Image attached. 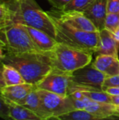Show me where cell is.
<instances>
[{
	"instance_id": "cell-1",
	"label": "cell",
	"mask_w": 119,
	"mask_h": 120,
	"mask_svg": "<svg viewBox=\"0 0 119 120\" xmlns=\"http://www.w3.org/2000/svg\"><path fill=\"white\" fill-rule=\"evenodd\" d=\"M2 63L15 67L25 82L36 86L53 70L48 53H6Z\"/></svg>"
},
{
	"instance_id": "cell-2",
	"label": "cell",
	"mask_w": 119,
	"mask_h": 120,
	"mask_svg": "<svg viewBox=\"0 0 119 120\" xmlns=\"http://www.w3.org/2000/svg\"><path fill=\"white\" fill-rule=\"evenodd\" d=\"M13 10V22L42 30L56 38L55 27L47 11H44L35 0H8Z\"/></svg>"
},
{
	"instance_id": "cell-3",
	"label": "cell",
	"mask_w": 119,
	"mask_h": 120,
	"mask_svg": "<svg viewBox=\"0 0 119 120\" xmlns=\"http://www.w3.org/2000/svg\"><path fill=\"white\" fill-rule=\"evenodd\" d=\"M55 27V39L58 43L93 54L99 44V32H86L62 21L51 11H47Z\"/></svg>"
},
{
	"instance_id": "cell-4",
	"label": "cell",
	"mask_w": 119,
	"mask_h": 120,
	"mask_svg": "<svg viewBox=\"0 0 119 120\" xmlns=\"http://www.w3.org/2000/svg\"><path fill=\"white\" fill-rule=\"evenodd\" d=\"M53 68L72 73L88 65L92 61L93 54L82 50L58 43L55 49L48 53Z\"/></svg>"
},
{
	"instance_id": "cell-5",
	"label": "cell",
	"mask_w": 119,
	"mask_h": 120,
	"mask_svg": "<svg viewBox=\"0 0 119 120\" xmlns=\"http://www.w3.org/2000/svg\"><path fill=\"white\" fill-rule=\"evenodd\" d=\"M0 41L6 53H43L34 44L26 26L20 23L14 22L0 31Z\"/></svg>"
},
{
	"instance_id": "cell-6",
	"label": "cell",
	"mask_w": 119,
	"mask_h": 120,
	"mask_svg": "<svg viewBox=\"0 0 119 120\" xmlns=\"http://www.w3.org/2000/svg\"><path fill=\"white\" fill-rule=\"evenodd\" d=\"M106 77L90 63L72 72L69 95L76 90L102 91Z\"/></svg>"
},
{
	"instance_id": "cell-7",
	"label": "cell",
	"mask_w": 119,
	"mask_h": 120,
	"mask_svg": "<svg viewBox=\"0 0 119 120\" xmlns=\"http://www.w3.org/2000/svg\"><path fill=\"white\" fill-rule=\"evenodd\" d=\"M37 91L41 105L50 119H57L58 117L75 110L73 101L69 96H64L38 88Z\"/></svg>"
},
{
	"instance_id": "cell-8",
	"label": "cell",
	"mask_w": 119,
	"mask_h": 120,
	"mask_svg": "<svg viewBox=\"0 0 119 120\" xmlns=\"http://www.w3.org/2000/svg\"><path fill=\"white\" fill-rule=\"evenodd\" d=\"M72 73L53 70L36 85L40 89H43L61 96H69V88Z\"/></svg>"
},
{
	"instance_id": "cell-9",
	"label": "cell",
	"mask_w": 119,
	"mask_h": 120,
	"mask_svg": "<svg viewBox=\"0 0 119 120\" xmlns=\"http://www.w3.org/2000/svg\"><path fill=\"white\" fill-rule=\"evenodd\" d=\"M51 11L62 21L69 24L76 29L86 32H99L93 23L83 12L76 11H65L62 10H51Z\"/></svg>"
},
{
	"instance_id": "cell-10",
	"label": "cell",
	"mask_w": 119,
	"mask_h": 120,
	"mask_svg": "<svg viewBox=\"0 0 119 120\" xmlns=\"http://www.w3.org/2000/svg\"><path fill=\"white\" fill-rule=\"evenodd\" d=\"M84 15L93 23L98 31L105 28L107 14V0H93L83 11Z\"/></svg>"
},
{
	"instance_id": "cell-11",
	"label": "cell",
	"mask_w": 119,
	"mask_h": 120,
	"mask_svg": "<svg viewBox=\"0 0 119 120\" xmlns=\"http://www.w3.org/2000/svg\"><path fill=\"white\" fill-rule=\"evenodd\" d=\"M36 87V85L25 82L15 85L6 86L0 89V93L9 101L22 105L28 94Z\"/></svg>"
},
{
	"instance_id": "cell-12",
	"label": "cell",
	"mask_w": 119,
	"mask_h": 120,
	"mask_svg": "<svg viewBox=\"0 0 119 120\" xmlns=\"http://www.w3.org/2000/svg\"><path fill=\"white\" fill-rule=\"evenodd\" d=\"M26 28L34 44L40 51L48 53L52 52L57 46L58 44L57 40L45 32L29 26H26Z\"/></svg>"
},
{
	"instance_id": "cell-13",
	"label": "cell",
	"mask_w": 119,
	"mask_h": 120,
	"mask_svg": "<svg viewBox=\"0 0 119 120\" xmlns=\"http://www.w3.org/2000/svg\"><path fill=\"white\" fill-rule=\"evenodd\" d=\"M99 44L95 53L119 56V44L115 40L112 32L105 28L99 31Z\"/></svg>"
},
{
	"instance_id": "cell-14",
	"label": "cell",
	"mask_w": 119,
	"mask_h": 120,
	"mask_svg": "<svg viewBox=\"0 0 119 120\" xmlns=\"http://www.w3.org/2000/svg\"><path fill=\"white\" fill-rule=\"evenodd\" d=\"M92 63L107 77L119 75V56L100 54Z\"/></svg>"
},
{
	"instance_id": "cell-15",
	"label": "cell",
	"mask_w": 119,
	"mask_h": 120,
	"mask_svg": "<svg viewBox=\"0 0 119 120\" xmlns=\"http://www.w3.org/2000/svg\"><path fill=\"white\" fill-rule=\"evenodd\" d=\"M22 105L33 111L41 120H50V116L44 110L41 105V99L37 91V87L28 94Z\"/></svg>"
},
{
	"instance_id": "cell-16",
	"label": "cell",
	"mask_w": 119,
	"mask_h": 120,
	"mask_svg": "<svg viewBox=\"0 0 119 120\" xmlns=\"http://www.w3.org/2000/svg\"><path fill=\"white\" fill-rule=\"evenodd\" d=\"M9 105V117L14 120H41L33 111L27 108L8 100Z\"/></svg>"
},
{
	"instance_id": "cell-17",
	"label": "cell",
	"mask_w": 119,
	"mask_h": 120,
	"mask_svg": "<svg viewBox=\"0 0 119 120\" xmlns=\"http://www.w3.org/2000/svg\"><path fill=\"white\" fill-rule=\"evenodd\" d=\"M114 108L115 106L112 103H100L91 100L85 110L98 116L100 120H104L115 117Z\"/></svg>"
},
{
	"instance_id": "cell-18",
	"label": "cell",
	"mask_w": 119,
	"mask_h": 120,
	"mask_svg": "<svg viewBox=\"0 0 119 120\" xmlns=\"http://www.w3.org/2000/svg\"><path fill=\"white\" fill-rule=\"evenodd\" d=\"M3 76L6 86L25 83V81L20 72L13 66L2 63Z\"/></svg>"
},
{
	"instance_id": "cell-19",
	"label": "cell",
	"mask_w": 119,
	"mask_h": 120,
	"mask_svg": "<svg viewBox=\"0 0 119 120\" xmlns=\"http://www.w3.org/2000/svg\"><path fill=\"white\" fill-rule=\"evenodd\" d=\"M59 120H99L100 118L85 109H75L58 117Z\"/></svg>"
},
{
	"instance_id": "cell-20",
	"label": "cell",
	"mask_w": 119,
	"mask_h": 120,
	"mask_svg": "<svg viewBox=\"0 0 119 120\" xmlns=\"http://www.w3.org/2000/svg\"><path fill=\"white\" fill-rule=\"evenodd\" d=\"M14 23L13 10L8 1L0 3V31Z\"/></svg>"
},
{
	"instance_id": "cell-21",
	"label": "cell",
	"mask_w": 119,
	"mask_h": 120,
	"mask_svg": "<svg viewBox=\"0 0 119 120\" xmlns=\"http://www.w3.org/2000/svg\"><path fill=\"white\" fill-rule=\"evenodd\" d=\"M81 91V90H80ZM88 98L100 103H112V95L105 91H81Z\"/></svg>"
},
{
	"instance_id": "cell-22",
	"label": "cell",
	"mask_w": 119,
	"mask_h": 120,
	"mask_svg": "<svg viewBox=\"0 0 119 120\" xmlns=\"http://www.w3.org/2000/svg\"><path fill=\"white\" fill-rule=\"evenodd\" d=\"M93 0H72L62 11H76L83 12V11L93 2Z\"/></svg>"
},
{
	"instance_id": "cell-23",
	"label": "cell",
	"mask_w": 119,
	"mask_h": 120,
	"mask_svg": "<svg viewBox=\"0 0 119 120\" xmlns=\"http://www.w3.org/2000/svg\"><path fill=\"white\" fill-rule=\"evenodd\" d=\"M119 25V13H107L105 22V28L113 32Z\"/></svg>"
},
{
	"instance_id": "cell-24",
	"label": "cell",
	"mask_w": 119,
	"mask_h": 120,
	"mask_svg": "<svg viewBox=\"0 0 119 120\" xmlns=\"http://www.w3.org/2000/svg\"><path fill=\"white\" fill-rule=\"evenodd\" d=\"M0 118L10 120L9 117V105L8 100L0 93Z\"/></svg>"
},
{
	"instance_id": "cell-25",
	"label": "cell",
	"mask_w": 119,
	"mask_h": 120,
	"mask_svg": "<svg viewBox=\"0 0 119 120\" xmlns=\"http://www.w3.org/2000/svg\"><path fill=\"white\" fill-rule=\"evenodd\" d=\"M109 86H119V75L106 77L103 84L102 89Z\"/></svg>"
},
{
	"instance_id": "cell-26",
	"label": "cell",
	"mask_w": 119,
	"mask_h": 120,
	"mask_svg": "<svg viewBox=\"0 0 119 120\" xmlns=\"http://www.w3.org/2000/svg\"><path fill=\"white\" fill-rule=\"evenodd\" d=\"M107 13H119V0H107Z\"/></svg>"
},
{
	"instance_id": "cell-27",
	"label": "cell",
	"mask_w": 119,
	"mask_h": 120,
	"mask_svg": "<svg viewBox=\"0 0 119 120\" xmlns=\"http://www.w3.org/2000/svg\"><path fill=\"white\" fill-rule=\"evenodd\" d=\"M50 4L58 10H63L72 0H48Z\"/></svg>"
},
{
	"instance_id": "cell-28",
	"label": "cell",
	"mask_w": 119,
	"mask_h": 120,
	"mask_svg": "<svg viewBox=\"0 0 119 120\" xmlns=\"http://www.w3.org/2000/svg\"><path fill=\"white\" fill-rule=\"evenodd\" d=\"M102 90L107 92L109 94L112 96L119 95V86H109L104 88Z\"/></svg>"
},
{
	"instance_id": "cell-29",
	"label": "cell",
	"mask_w": 119,
	"mask_h": 120,
	"mask_svg": "<svg viewBox=\"0 0 119 120\" xmlns=\"http://www.w3.org/2000/svg\"><path fill=\"white\" fill-rule=\"evenodd\" d=\"M6 83L3 76V68H2V62H0V89L6 86Z\"/></svg>"
},
{
	"instance_id": "cell-30",
	"label": "cell",
	"mask_w": 119,
	"mask_h": 120,
	"mask_svg": "<svg viewBox=\"0 0 119 120\" xmlns=\"http://www.w3.org/2000/svg\"><path fill=\"white\" fill-rule=\"evenodd\" d=\"M6 56V51L4 49V44L0 41V62H2Z\"/></svg>"
},
{
	"instance_id": "cell-31",
	"label": "cell",
	"mask_w": 119,
	"mask_h": 120,
	"mask_svg": "<svg viewBox=\"0 0 119 120\" xmlns=\"http://www.w3.org/2000/svg\"><path fill=\"white\" fill-rule=\"evenodd\" d=\"M112 32L114 38L115 39V40L119 44V25Z\"/></svg>"
},
{
	"instance_id": "cell-32",
	"label": "cell",
	"mask_w": 119,
	"mask_h": 120,
	"mask_svg": "<svg viewBox=\"0 0 119 120\" xmlns=\"http://www.w3.org/2000/svg\"><path fill=\"white\" fill-rule=\"evenodd\" d=\"M112 103L114 105H119V95L112 96Z\"/></svg>"
},
{
	"instance_id": "cell-33",
	"label": "cell",
	"mask_w": 119,
	"mask_h": 120,
	"mask_svg": "<svg viewBox=\"0 0 119 120\" xmlns=\"http://www.w3.org/2000/svg\"><path fill=\"white\" fill-rule=\"evenodd\" d=\"M114 106H115V108H114V115H115V117H119V105H116Z\"/></svg>"
},
{
	"instance_id": "cell-34",
	"label": "cell",
	"mask_w": 119,
	"mask_h": 120,
	"mask_svg": "<svg viewBox=\"0 0 119 120\" xmlns=\"http://www.w3.org/2000/svg\"><path fill=\"white\" fill-rule=\"evenodd\" d=\"M8 0H0V3H5V2H7Z\"/></svg>"
}]
</instances>
